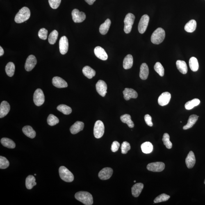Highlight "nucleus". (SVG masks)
Here are the masks:
<instances>
[{"label":"nucleus","mask_w":205,"mask_h":205,"mask_svg":"<svg viewBox=\"0 0 205 205\" xmlns=\"http://www.w3.org/2000/svg\"><path fill=\"white\" fill-rule=\"evenodd\" d=\"M144 188V185L142 183H137L133 185L131 188L132 194L134 197H138L140 195Z\"/></svg>","instance_id":"obj_22"},{"label":"nucleus","mask_w":205,"mask_h":205,"mask_svg":"<svg viewBox=\"0 0 205 205\" xmlns=\"http://www.w3.org/2000/svg\"><path fill=\"white\" fill-rule=\"evenodd\" d=\"M111 24V21L109 19H107L105 22L101 24L99 28V31L101 34L105 35L107 33Z\"/></svg>","instance_id":"obj_25"},{"label":"nucleus","mask_w":205,"mask_h":205,"mask_svg":"<svg viewBox=\"0 0 205 205\" xmlns=\"http://www.w3.org/2000/svg\"><path fill=\"white\" fill-rule=\"evenodd\" d=\"M120 144L118 142L115 141L113 142L111 145V150L112 151L115 152L118 150Z\"/></svg>","instance_id":"obj_48"},{"label":"nucleus","mask_w":205,"mask_h":205,"mask_svg":"<svg viewBox=\"0 0 205 205\" xmlns=\"http://www.w3.org/2000/svg\"><path fill=\"white\" fill-rule=\"evenodd\" d=\"M94 53L96 57L99 59L106 60L108 59V56L104 49L100 46H97L94 49Z\"/></svg>","instance_id":"obj_17"},{"label":"nucleus","mask_w":205,"mask_h":205,"mask_svg":"<svg viewBox=\"0 0 205 205\" xmlns=\"http://www.w3.org/2000/svg\"><path fill=\"white\" fill-rule=\"evenodd\" d=\"M165 37V30L161 28H158L151 35V41L153 44H159L163 42Z\"/></svg>","instance_id":"obj_3"},{"label":"nucleus","mask_w":205,"mask_h":205,"mask_svg":"<svg viewBox=\"0 0 205 205\" xmlns=\"http://www.w3.org/2000/svg\"><path fill=\"white\" fill-rule=\"evenodd\" d=\"M72 19L75 23H80L83 22L86 18V15L83 12H80L77 9H74L72 13Z\"/></svg>","instance_id":"obj_10"},{"label":"nucleus","mask_w":205,"mask_h":205,"mask_svg":"<svg viewBox=\"0 0 205 205\" xmlns=\"http://www.w3.org/2000/svg\"><path fill=\"white\" fill-rule=\"evenodd\" d=\"M96 89L99 95L104 97L107 93V85L104 81L103 80H99L96 84Z\"/></svg>","instance_id":"obj_12"},{"label":"nucleus","mask_w":205,"mask_h":205,"mask_svg":"<svg viewBox=\"0 0 205 205\" xmlns=\"http://www.w3.org/2000/svg\"><path fill=\"white\" fill-rule=\"evenodd\" d=\"M121 152L122 154H127L128 151L130 150L131 149V145L128 142L124 141L123 142L121 145Z\"/></svg>","instance_id":"obj_45"},{"label":"nucleus","mask_w":205,"mask_h":205,"mask_svg":"<svg viewBox=\"0 0 205 205\" xmlns=\"http://www.w3.org/2000/svg\"><path fill=\"white\" fill-rule=\"evenodd\" d=\"M155 70L158 73L159 75L161 76H163L164 75L165 69L161 64L159 62H157L155 64L154 66Z\"/></svg>","instance_id":"obj_42"},{"label":"nucleus","mask_w":205,"mask_h":205,"mask_svg":"<svg viewBox=\"0 0 205 205\" xmlns=\"http://www.w3.org/2000/svg\"><path fill=\"white\" fill-rule=\"evenodd\" d=\"M34 103L37 106H40L44 102V95L42 90L38 89L35 91L33 96Z\"/></svg>","instance_id":"obj_7"},{"label":"nucleus","mask_w":205,"mask_h":205,"mask_svg":"<svg viewBox=\"0 0 205 205\" xmlns=\"http://www.w3.org/2000/svg\"><path fill=\"white\" fill-rule=\"evenodd\" d=\"M149 21V16L147 15H144L142 16L139 22L138 29L139 33H145L148 25Z\"/></svg>","instance_id":"obj_8"},{"label":"nucleus","mask_w":205,"mask_h":205,"mask_svg":"<svg viewBox=\"0 0 205 205\" xmlns=\"http://www.w3.org/2000/svg\"><path fill=\"white\" fill-rule=\"evenodd\" d=\"M185 163L188 168H192L196 163V158L193 151H190L185 159Z\"/></svg>","instance_id":"obj_20"},{"label":"nucleus","mask_w":205,"mask_h":205,"mask_svg":"<svg viewBox=\"0 0 205 205\" xmlns=\"http://www.w3.org/2000/svg\"><path fill=\"white\" fill-rule=\"evenodd\" d=\"M123 93L124 99L126 100H129L131 98L136 99L138 96L137 92L132 89L126 88L123 91Z\"/></svg>","instance_id":"obj_16"},{"label":"nucleus","mask_w":205,"mask_h":205,"mask_svg":"<svg viewBox=\"0 0 205 205\" xmlns=\"http://www.w3.org/2000/svg\"><path fill=\"white\" fill-rule=\"evenodd\" d=\"M149 74V69L147 64L146 63L142 64L140 67V78L142 80H146L147 79Z\"/></svg>","instance_id":"obj_23"},{"label":"nucleus","mask_w":205,"mask_h":205,"mask_svg":"<svg viewBox=\"0 0 205 205\" xmlns=\"http://www.w3.org/2000/svg\"><path fill=\"white\" fill-rule=\"evenodd\" d=\"M204 184H205V181H204Z\"/></svg>","instance_id":"obj_54"},{"label":"nucleus","mask_w":205,"mask_h":205,"mask_svg":"<svg viewBox=\"0 0 205 205\" xmlns=\"http://www.w3.org/2000/svg\"><path fill=\"white\" fill-rule=\"evenodd\" d=\"M83 73L84 75L89 79H92L96 74L95 71L89 66H86L83 68Z\"/></svg>","instance_id":"obj_29"},{"label":"nucleus","mask_w":205,"mask_h":205,"mask_svg":"<svg viewBox=\"0 0 205 205\" xmlns=\"http://www.w3.org/2000/svg\"><path fill=\"white\" fill-rule=\"evenodd\" d=\"M48 31L45 28H42L39 30L38 35L42 40H45L47 38Z\"/></svg>","instance_id":"obj_46"},{"label":"nucleus","mask_w":205,"mask_h":205,"mask_svg":"<svg viewBox=\"0 0 205 205\" xmlns=\"http://www.w3.org/2000/svg\"><path fill=\"white\" fill-rule=\"evenodd\" d=\"M10 106L7 101H3L0 105V118L4 117L10 111Z\"/></svg>","instance_id":"obj_18"},{"label":"nucleus","mask_w":205,"mask_h":205,"mask_svg":"<svg viewBox=\"0 0 205 205\" xmlns=\"http://www.w3.org/2000/svg\"><path fill=\"white\" fill-rule=\"evenodd\" d=\"M135 18V16L133 14L129 13L126 15L124 21L125 33H131Z\"/></svg>","instance_id":"obj_5"},{"label":"nucleus","mask_w":205,"mask_h":205,"mask_svg":"<svg viewBox=\"0 0 205 205\" xmlns=\"http://www.w3.org/2000/svg\"><path fill=\"white\" fill-rule=\"evenodd\" d=\"M50 6L53 9L58 8L61 3V0H49Z\"/></svg>","instance_id":"obj_47"},{"label":"nucleus","mask_w":205,"mask_h":205,"mask_svg":"<svg viewBox=\"0 0 205 205\" xmlns=\"http://www.w3.org/2000/svg\"><path fill=\"white\" fill-rule=\"evenodd\" d=\"M5 70L7 75L9 77H12L15 73V64L12 62H8L5 67Z\"/></svg>","instance_id":"obj_34"},{"label":"nucleus","mask_w":205,"mask_h":205,"mask_svg":"<svg viewBox=\"0 0 205 205\" xmlns=\"http://www.w3.org/2000/svg\"><path fill=\"white\" fill-rule=\"evenodd\" d=\"M162 141L163 142L164 145L168 149L172 148V142L170 141V136H169L168 134L165 133L163 135Z\"/></svg>","instance_id":"obj_40"},{"label":"nucleus","mask_w":205,"mask_h":205,"mask_svg":"<svg viewBox=\"0 0 205 205\" xmlns=\"http://www.w3.org/2000/svg\"><path fill=\"white\" fill-rule=\"evenodd\" d=\"M165 168V164L161 162H156L149 163L147 167L148 170L154 172H161Z\"/></svg>","instance_id":"obj_9"},{"label":"nucleus","mask_w":205,"mask_h":205,"mask_svg":"<svg viewBox=\"0 0 205 205\" xmlns=\"http://www.w3.org/2000/svg\"><path fill=\"white\" fill-rule=\"evenodd\" d=\"M113 173V169L110 167H105L99 172V177L102 180H108L111 177Z\"/></svg>","instance_id":"obj_14"},{"label":"nucleus","mask_w":205,"mask_h":205,"mask_svg":"<svg viewBox=\"0 0 205 205\" xmlns=\"http://www.w3.org/2000/svg\"><path fill=\"white\" fill-rule=\"evenodd\" d=\"M84 124L80 121H77L71 126L70 131L72 134H76L83 131L84 128Z\"/></svg>","instance_id":"obj_21"},{"label":"nucleus","mask_w":205,"mask_h":205,"mask_svg":"<svg viewBox=\"0 0 205 205\" xmlns=\"http://www.w3.org/2000/svg\"><path fill=\"white\" fill-rule=\"evenodd\" d=\"M59 174L60 178L66 182H72L74 180V175L65 167L61 166L59 167Z\"/></svg>","instance_id":"obj_4"},{"label":"nucleus","mask_w":205,"mask_h":205,"mask_svg":"<svg viewBox=\"0 0 205 205\" xmlns=\"http://www.w3.org/2000/svg\"><path fill=\"white\" fill-rule=\"evenodd\" d=\"M151 117L149 115H146L144 116V120H145L146 124L150 126H152L153 124L151 120Z\"/></svg>","instance_id":"obj_49"},{"label":"nucleus","mask_w":205,"mask_h":205,"mask_svg":"<svg viewBox=\"0 0 205 205\" xmlns=\"http://www.w3.org/2000/svg\"><path fill=\"white\" fill-rule=\"evenodd\" d=\"M58 36V32L54 30L50 33L49 37V42L51 44H54L56 42Z\"/></svg>","instance_id":"obj_39"},{"label":"nucleus","mask_w":205,"mask_h":205,"mask_svg":"<svg viewBox=\"0 0 205 205\" xmlns=\"http://www.w3.org/2000/svg\"><path fill=\"white\" fill-rule=\"evenodd\" d=\"M52 83L55 87L58 88H65L68 86L67 82L62 78L58 76L53 78Z\"/></svg>","instance_id":"obj_19"},{"label":"nucleus","mask_w":205,"mask_h":205,"mask_svg":"<svg viewBox=\"0 0 205 205\" xmlns=\"http://www.w3.org/2000/svg\"><path fill=\"white\" fill-rule=\"evenodd\" d=\"M141 148L143 153L146 154H149L152 151L153 146L150 142H146L142 144Z\"/></svg>","instance_id":"obj_36"},{"label":"nucleus","mask_w":205,"mask_h":205,"mask_svg":"<svg viewBox=\"0 0 205 205\" xmlns=\"http://www.w3.org/2000/svg\"><path fill=\"white\" fill-rule=\"evenodd\" d=\"M96 0H85V1L88 3V4L92 5L95 1Z\"/></svg>","instance_id":"obj_50"},{"label":"nucleus","mask_w":205,"mask_h":205,"mask_svg":"<svg viewBox=\"0 0 205 205\" xmlns=\"http://www.w3.org/2000/svg\"><path fill=\"white\" fill-rule=\"evenodd\" d=\"M34 175L35 176H36V174H34Z\"/></svg>","instance_id":"obj_53"},{"label":"nucleus","mask_w":205,"mask_h":205,"mask_svg":"<svg viewBox=\"0 0 205 205\" xmlns=\"http://www.w3.org/2000/svg\"><path fill=\"white\" fill-rule=\"evenodd\" d=\"M105 126L103 122L101 120H97L95 123L94 126V133L96 138H100L104 135Z\"/></svg>","instance_id":"obj_6"},{"label":"nucleus","mask_w":205,"mask_h":205,"mask_svg":"<svg viewBox=\"0 0 205 205\" xmlns=\"http://www.w3.org/2000/svg\"><path fill=\"white\" fill-rule=\"evenodd\" d=\"M198 117V116L195 115H190L188 120V123L186 125L183 126V129L186 130L192 127L197 122Z\"/></svg>","instance_id":"obj_28"},{"label":"nucleus","mask_w":205,"mask_h":205,"mask_svg":"<svg viewBox=\"0 0 205 205\" xmlns=\"http://www.w3.org/2000/svg\"><path fill=\"white\" fill-rule=\"evenodd\" d=\"M4 50H3V48L1 46H0V56H2L4 54Z\"/></svg>","instance_id":"obj_51"},{"label":"nucleus","mask_w":205,"mask_h":205,"mask_svg":"<svg viewBox=\"0 0 205 205\" xmlns=\"http://www.w3.org/2000/svg\"><path fill=\"white\" fill-rule=\"evenodd\" d=\"M200 103V101L197 99H192V100L188 101L185 105V107L187 110H190L195 106H198Z\"/></svg>","instance_id":"obj_35"},{"label":"nucleus","mask_w":205,"mask_h":205,"mask_svg":"<svg viewBox=\"0 0 205 205\" xmlns=\"http://www.w3.org/2000/svg\"><path fill=\"white\" fill-rule=\"evenodd\" d=\"M1 142L3 146L8 148L14 149L15 147L16 144L15 142L10 139L3 138L1 139Z\"/></svg>","instance_id":"obj_31"},{"label":"nucleus","mask_w":205,"mask_h":205,"mask_svg":"<svg viewBox=\"0 0 205 205\" xmlns=\"http://www.w3.org/2000/svg\"><path fill=\"white\" fill-rule=\"evenodd\" d=\"M176 66L179 72L183 74H186L188 72V68L186 62L183 60H178L176 63Z\"/></svg>","instance_id":"obj_27"},{"label":"nucleus","mask_w":205,"mask_h":205,"mask_svg":"<svg viewBox=\"0 0 205 205\" xmlns=\"http://www.w3.org/2000/svg\"><path fill=\"white\" fill-rule=\"evenodd\" d=\"M133 60L132 56L128 54L125 58L123 61V67L127 69L131 68L133 65Z\"/></svg>","instance_id":"obj_26"},{"label":"nucleus","mask_w":205,"mask_h":205,"mask_svg":"<svg viewBox=\"0 0 205 205\" xmlns=\"http://www.w3.org/2000/svg\"><path fill=\"white\" fill-rule=\"evenodd\" d=\"M57 110L59 111L65 115H69L72 113V109L70 107L65 105H60L57 107Z\"/></svg>","instance_id":"obj_38"},{"label":"nucleus","mask_w":205,"mask_h":205,"mask_svg":"<svg viewBox=\"0 0 205 205\" xmlns=\"http://www.w3.org/2000/svg\"><path fill=\"white\" fill-rule=\"evenodd\" d=\"M189 66L193 72H197L199 69V64L197 58L192 57L189 60Z\"/></svg>","instance_id":"obj_37"},{"label":"nucleus","mask_w":205,"mask_h":205,"mask_svg":"<svg viewBox=\"0 0 205 205\" xmlns=\"http://www.w3.org/2000/svg\"><path fill=\"white\" fill-rule=\"evenodd\" d=\"M9 162L5 157L0 156V168L5 169L8 168L9 166Z\"/></svg>","instance_id":"obj_44"},{"label":"nucleus","mask_w":205,"mask_h":205,"mask_svg":"<svg viewBox=\"0 0 205 205\" xmlns=\"http://www.w3.org/2000/svg\"><path fill=\"white\" fill-rule=\"evenodd\" d=\"M197 23L195 20L192 19L185 25L184 27L185 31L188 33H192L195 31L197 28Z\"/></svg>","instance_id":"obj_30"},{"label":"nucleus","mask_w":205,"mask_h":205,"mask_svg":"<svg viewBox=\"0 0 205 205\" xmlns=\"http://www.w3.org/2000/svg\"><path fill=\"white\" fill-rule=\"evenodd\" d=\"M23 132L28 138L33 139L36 136V132L31 126H27L23 128Z\"/></svg>","instance_id":"obj_24"},{"label":"nucleus","mask_w":205,"mask_h":205,"mask_svg":"<svg viewBox=\"0 0 205 205\" xmlns=\"http://www.w3.org/2000/svg\"><path fill=\"white\" fill-rule=\"evenodd\" d=\"M120 120L124 123L127 124L129 127L133 128L134 126V124L131 120V116L128 114L123 115L120 117Z\"/></svg>","instance_id":"obj_33"},{"label":"nucleus","mask_w":205,"mask_h":205,"mask_svg":"<svg viewBox=\"0 0 205 205\" xmlns=\"http://www.w3.org/2000/svg\"><path fill=\"white\" fill-rule=\"evenodd\" d=\"M37 63V60L35 57L33 55L28 56L27 59L25 69L28 72H30L35 67Z\"/></svg>","instance_id":"obj_11"},{"label":"nucleus","mask_w":205,"mask_h":205,"mask_svg":"<svg viewBox=\"0 0 205 205\" xmlns=\"http://www.w3.org/2000/svg\"><path fill=\"white\" fill-rule=\"evenodd\" d=\"M75 197L77 200L86 205L93 204V198L91 194L86 192L81 191L76 192Z\"/></svg>","instance_id":"obj_1"},{"label":"nucleus","mask_w":205,"mask_h":205,"mask_svg":"<svg viewBox=\"0 0 205 205\" xmlns=\"http://www.w3.org/2000/svg\"><path fill=\"white\" fill-rule=\"evenodd\" d=\"M134 182H136V181H134Z\"/></svg>","instance_id":"obj_52"},{"label":"nucleus","mask_w":205,"mask_h":205,"mask_svg":"<svg viewBox=\"0 0 205 205\" xmlns=\"http://www.w3.org/2000/svg\"><path fill=\"white\" fill-rule=\"evenodd\" d=\"M69 41L67 37L64 36L60 38L59 42V50L62 55L66 54L69 49Z\"/></svg>","instance_id":"obj_13"},{"label":"nucleus","mask_w":205,"mask_h":205,"mask_svg":"<svg viewBox=\"0 0 205 205\" xmlns=\"http://www.w3.org/2000/svg\"><path fill=\"white\" fill-rule=\"evenodd\" d=\"M59 119L58 117L54 115L50 114L49 116L47 119V123L49 125L51 126H54L58 124L59 122Z\"/></svg>","instance_id":"obj_41"},{"label":"nucleus","mask_w":205,"mask_h":205,"mask_svg":"<svg viewBox=\"0 0 205 205\" xmlns=\"http://www.w3.org/2000/svg\"><path fill=\"white\" fill-rule=\"evenodd\" d=\"M171 99V95L168 92L163 93L158 99V103L160 106H164L168 104Z\"/></svg>","instance_id":"obj_15"},{"label":"nucleus","mask_w":205,"mask_h":205,"mask_svg":"<svg viewBox=\"0 0 205 205\" xmlns=\"http://www.w3.org/2000/svg\"><path fill=\"white\" fill-rule=\"evenodd\" d=\"M35 180V177L33 176L29 175L28 176L26 180V186L28 189L31 190L36 185Z\"/></svg>","instance_id":"obj_32"},{"label":"nucleus","mask_w":205,"mask_h":205,"mask_svg":"<svg viewBox=\"0 0 205 205\" xmlns=\"http://www.w3.org/2000/svg\"><path fill=\"white\" fill-rule=\"evenodd\" d=\"M31 16L30 10L27 7H23L16 15L15 21L17 23H21L27 21Z\"/></svg>","instance_id":"obj_2"},{"label":"nucleus","mask_w":205,"mask_h":205,"mask_svg":"<svg viewBox=\"0 0 205 205\" xmlns=\"http://www.w3.org/2000/svg\"><path fill=\"white\" fill-rule=\"evenodd\" d=\"M170 197V196L166 194H162L156 197V198L154 199V202L155 203H157L165 202L168 200Z\"/></svg>","instance_id":"obj_43"}]
</instances>
